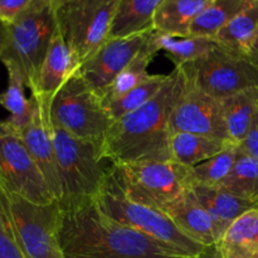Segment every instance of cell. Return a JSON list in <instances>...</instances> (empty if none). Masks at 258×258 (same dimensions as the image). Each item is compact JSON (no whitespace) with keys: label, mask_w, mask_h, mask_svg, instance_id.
Here are the masks:
<instances>
[{"label":"cell","mask_w":258,"mask_h":258,"mask_svg":"<svg viewBox=\"0 0 258 258\" xmlns=\"http://www.w3.org/2000/svg\"><path fill=\"white\" fill-rule=\"evenodd\" d=\"M185 88V77L175 67L155 97L113 121L102 143L103 156L113 165L171 160L170 116Z\"/></svg>","instance_id":"cell-1"},{"label":"cell","mask_w":258,"mask_h":258,"mask_svg":"<svg viewBox=\"0 0 258 258\" xmlns=\"http://www.w3.org/2000/svg\"><path fill=\"white\" fill-rule=\"evenodd\" d=\"M59 242L64 258H193L108 218L93 202L62 209Z\"/></svg>","instance_id":"cell-2"},{"label":"cell","mask_w":258,"mask_h":258,"mask_svg":"<svg viewBox=\"0 0 258 258\" xmlns=\"http://www.w3.org/2000/svg\"><path fill=\"white\" fill-rule=\"evenodd\" d=\"M50 127L63 185L60 208L92 203L113 165L103 156L102 144L75 138L52 122Z\"/></svg>","instance_id":"cell-3"},{"label":"cell","mask_w":258,"mask_h":258,"mask_svg":"<svg viewBox=\"0 0 258 258\" xmlns=\"http://www.w3.org/2000/svg\"><path fill=\"white\" fill-rule=\"evenodd\" d=\"M55 30L54 0H33L12 24L5 25L0 60L4 66L18 68L30 91L34 90L40 66Z\"/></svg>","instance_id":"cell-4"},{"label":"cell","mask_w":258,"mask_h":258,"mask_svg":"<svg viewBox=\"0 0 258 258\" xmlns=\"http://www.w3.org/2000/svg\"><path fill=\"white\" fill-rule=\"evenodd\" d=\"M93 203L105 216L136 229L188 257H196L206 247L181 233L163 212L134 202L123 191L116 166L112 165Z\"/></svg>","instance_id":"cell-5"},{"label":"cell","mask_w":258,"mask_h":258,"mask_svg":"<svg viewBox=\"0 0 258 258\" xmlns=\"http://www.w3.org/2000/svg\"><path fill=\"white\" fill-rule=\"evenodd\" d=\"M0 208L25 258H64L59 242V202L33 203L0 186Z\"/></svg>","instance_id":"cell-6"},{"label":"cell","mask_w":258,"mask_h":258,"mask_svg":"<svg viewBox=\"0 0 258 258\" xmlns=\"http://www.w3.org/2000/svg\"><path fill=\"white\" fill-rule=\"evenodd\" d=\"M49 117L53 125L70 135L100 144L113 122L102 98L85 82L78 71L53 97Z\"/></svg>","instance_id":"cell-7"},{"label":"cell","mask_w":258,"mask_h":258,"mask_svg":"<svg viewBox=\"0 0 258 258\" xmlns=\"http://www.w3.org/2000/svg\"><path fill=\"white\" fill-rule=\"evenodd\" d=\"M120 0H66L55 7L57 28L80 64L110 39Z\"/></svg>","instance_id":"cell-8"},{"label":"cell","mask_w":258,"mask_h":258,"mask_svg":"<svg viewBox=\"0 0 258 258\" xmlns=\"http://www.w3.org/2000/svg\"><path fill=\"white\" fill-rule=\"evenodd\" d=\"M186 85L218 100L258 87V67L218 44L202 57L179 66Z\"/></svg>","instance_id":"cell-9"},{"label":"cell","mask_w":258,"mask_h":258,"mask_svg":"<svg viewBox=\"0 0 258 258\" xmlns=\"http://www.w3.org/2000/svg\"><path fill=\"white\" fill-rule=\"evenodd\" d=\"M115 166L123 191L131 201L163 213L189 186V168L171 160Z\"/></svg>","instance_id":"cell-10"},{"label":"cell","mask_w":258,"mask_h":258,"mask_svg":"<svg viewBox=\"0 0 258 258\" xmlns=\"http://www.w3.org/2000/svg\"><path fill=\"white\" fill-rule=\"evenodd\" d=\"M0 186L33 203L55 201L19 131L8 120H0Z\"/></svg>","instance_id":"cell-11"},{"label":"cell","mask_w":258,"mask_h":258,"mask_svg":"<svg viewBox=\"0 0 258 258\" xmlns=\"http://www.w3.org/2000/svg\"><path fill=\"white\" fill-rule=\"evenodd\" d=\"M170 133H188L232 143L222 100L186 85L170 116Z\"/></svg>","instance_id":"cell-12"},{"label":"cell","mask_w":258,"mask_h":258,"mask_svg":"<svg viewBox=\"0 0 258 258\" xmlns=\"http://www.w3.org/2000/svg\"><path fill=\"white\" fill-rule=\"evenodd\" d=\"M153 30L125 38H110L80 66L81 77L101 97L116 76L148 45Z\"/></svg>","instance_id":"cell-13"},{"label":"cell","mask_w":258,"mask_h":258,"mask_svg":"<svg viewBox=\"0 0 258 258\" xmlns=\"http://www.w3.org/2000/svg\"><path fill=\"white\" fill-rule=\"evenodd\" d=\"M35 100H37V107L33 113L32 120L18 131L34 158L38 168L42 171L53 198L57 202H60L63 197V185L52 136V127H50V102H45L38 98Z\"/></svg>","instance_id":"cell-14"},{"label":"cell","mask_w":258,"mask_h":258,"mask_svg":"<svg viewBox=\"0 0 258 258\" xmlns=\"http://www.w3.org/2000/svg\"><path fill=\"white\" fill-rule=\"evenodd\" d=\"M80 66V62L57 28L45 53L44 60L40 66L32 96L45 102H52L53 97L77 72Z\"/></svg>","instance_id":"cell-15"},{"label":"cell","mask_w":258,"mask_h":258,"mask_svg":"<svg viewBox=\"0 0 258 258\" xmlns=\"http://www.w3.org/2000/svg\"><path fill=\"white\" fill-rule=\"evenodd\" d=\"M164 213L171 219L176 228L203 247L217 244L222 233L211 214L191 197L185 193L165 209Z\"/></svg>","instance_id":"cell-16"},{"label":"cell","mask_w":258,"mask_h":258,"mask_svg":"<svg viewBox=\"0 0 258 258\" xmlns=\"http://www.w3.org/2000/svg\"><path fill=\"white\" fill-rule=\"evenodd\" d=\"M188 191L211 214L222 234L237 218L254 208L253 203L228 193L221 186L193 185L189 186Z\"/></svg>","instance_id":"cell-17"},{"label":"cell","mask_w":258,"mask_h":258,"mask_svg":"<svg viewBox=\"0 0 258 258\" xmlns=\"http://www.w3.org/2000/svg\"><path fill=\"white\" fill-rule=\"evenodd\" d=\"M221 258H258V208L237 218L217 242Z\"/></svg>","instance_id":"cell-18"},{"label":"cell","mask_w":258,"mask_h":258,"mask_svg":"<svg viewBox=\"0 0 258 258\" xmlns=\"http://www.w3.org/2000/svg\"><path fill=\"white\" fill-rule=\"evenodd\" d=\"M212 0H164L154 17V29L175 37H188L193 23Z\"/></svg>","instance_id":"cell-19"},{"label":"cell","mask_w":258,"mask_h":258,"mask_svg":"<svg viewBox=\"0 0 258 258\" xmlns=\"http://www.w3.org/2000/svg\"><path fill=\"white\" fill-rule=\"evenodd\" d=\"M164 0H120L110 38H125L154 29V17Z\"/></svg>","instance_id":"cell-20"},{"label":"cell","mask_w":258,"mask_h":258,"mask_svg":"<svg viewBox=\"0 0 258 258\" xmlns=\"http://www.w3.org/2000/svg\"><path fill=\"white\" fill-rule=\"evenodd\" d=\"M232 144L196 134L174 133L170 136L169 150L171 161L193 168L222 153Z\"/></svg>","instance_id":"cell-21"},{"label":"cell","mask_w":258,"mask_h":258,"mask_svg":"<svg viewBox=\"0 0 258 258\" xmlns=\"http://www.w3.org/2000/svg\"><path fill=\"white\" fill-rule=\"evenodd\" d=\"M257 32L258 0H253L217 33L214 42L229 52L247 57Z\"/></svg>","instance_id":"cell-22"},{"label":"cell","mask_w":258,"mask_h":258,"mask_svg":"<svg viewBox=\"0 0 258 258\" xmlns=\"http://www.w3.org/2000/svg\"><path fill=\"white\" fill-rule=\"evenodd\" d=\"M148 44L155 54L160 50L165 52L175 67H179L206 54L216 47L217 43L211 38L196 37V35L175 37L154 29L150 33Z\"/></svg>","instance_id":"cell-23"},{"label":"cell","mask_w":258,"mask_h":258,"mask_svg":"<svg viewBox=\"0 0 258 258\" xmlns=\"http://www.w3.org/2000/svg\"><path fill=\"white\" fill-rule=\"evenodd\" d=\"M222 105L229 138L232 143L239 145L246 138L258 110V87L223 98Z\"/></svg>","instance_id":"cell-24"},{"label":"cell","mask_w":258,"mask_h":258,"mask_svg":"<svg viewBox=\"0 0 258 258\" xmlns=\"http://www.w3.org/2000/svg\"><path fill=\"white\" fill-rule=\"evenodd\" d=\"M8 71V87L4 92H0V106L10 113L7 118L17 130L24 127L33 117L37 100L25 97L24 88L27 87L22 73L14 66H5Z\"/></svg>","instance_id":"cell-25"},{"label":"cell","mask_w":258,"mask_h":258,"mask_svg":"<svg viewBox=\"0 0 258 258\" xmlns=\"http://www.w3.org/2000/svg\"><path fill=\"white\" fill-rule=\"evenodd\" d=\"M253 0H212L199 14L190 29V35L214 39L217 33Z\"/></svg>","instance_id":"cell-26"},{"label":"cell","mask_w":258,"mask_h":258,"mask_svg":"<svg viewBox=\"0 0 258 258\" xmlns=\"http://www.w3.org/2000/svg\"><path fill=\"white\" fill-rule=\"evenodd\" d=\"M219 186L238 198L256 204L258 201V160L242 151L238 146L233 169Z\"/></svg>","instance_id":"cell-27"},{"label":"cell","mask_w":258,"mask_h":258,"mask_svg":"<svg viewBox=\"0 0 258 258\" xmlns=\"http://www.w3.org/2000/svg\"><path fill=\"white\" fill-rule=\"evenodd\" d=\"M149 42V40H148ZM155 57V53L149 48V44L139 53L135 59L130 63L126 68H123L120 73L115 77V80L110 83L106 88L105 93L101 96L103 103L111 102L117 98L122 97L126 93L130 92L135 87H138L140 83L148 80L150 77V73L148 72V67L153 58Z\"/></svg>","instance_id":"cell-28"},{"label":"cell","mask_w":258,"mask_h":258,"mask_svg":"<svg viewBox=\"0 0 258 258\" xmlns=\"http://www.w3.org/2000/svg\"><path fill=\"white\" fill-rule=\"evenodd\" d=\"M237 153H238V145L232 144L213 158L208 159L193 168H189V186L221 185L233 169Z\"/></svg>","instance_id":"cell-29"},{"label":"cell","mask_w":258,"mask_h":258,"mask_svg":"<svg viewBox=\"0 0 258 258\" xmlns=\"http://www.w3.org/2000/svg\"><path fill=\"white\" fill-rule=\"evenodd\" d=\"M168 78L169 75H151L148 80L144 81L125 96L111 102L103 103V106L112 121L120 120L121 117L138 110L139 107L149 102L151 98L155 97L159 91L164 87Z\"/></svg>","instance_id":"cell-30"},{"label":"cell","mask_w":258,"mask_h":258,"mask_svg":"<svg viewBox=\"0 0 258 258\" xmlns=\"http://www.w3.org/2000/svg\"><path fill=\"white\" fill-rule=\"evenodd\" d=\"M0 258H25L2 208H0Z\"/></svg>","instance_id":"cell-31"},{"label":"cell","mask_w":258,"mask_h":258,"mask_svg":"<svg viewBox=\"0 0 258 258\" xmlns=\"http://www.w3.org/2000/svg\"><path fill=\"white\" fill-rule=\"evenodd\" d=\"M33 0H0V23L9 25L32 4Z\"/></svg>","instance_id":"cell-32"},{"label":"cell","mask_w":258,"mask_h":258,"mask_svg":"<svg viewBox=\"0 0 258 258\" xmlns=\"http://www.w3.org/2000/svg\"><path fill=\"white\" fill-rule=\"evenodd\" d=\"M239 149L258 160V110L254 115L246 138L239 144Z\"/></svg>","instance_id":"cell-33"},{"label":"cell","mask_w":258,"mask_h":258,"mask_svg":"<svg viewBox=\"0 0 258 258\" xmlns=\"http://www.w3.org/2000/svg\"><path fill=\"white\" fill-rule=\"evenodd\" d=\"M193 258H221V254H219L218 248H217V244H213V246L206 247L202 253Z\"/></svg>","instance_id":"cell-34"},{"label":"cell","mask_w":258,"mask_h":258,"mask_svg":"<svg viewBox=\"0 0 258 258\" xmlns=\"http://www.w3.org/2000/svg\"><path fill=\"white\" fill-rule=\"evenodd\" d=\"M247 58H248V59L256 66V67H258V32L256 37H254L251 48H249V52L248 54H247Z\"/></svg>","instance_id":"cell-35"},{"label":"cell","mask_w":258,"mask_h":258,"mask_svg":"<svg viewBox=\"0 0 258 258\" xmlns=\"http://www.w3.org/2000/svg\"><path fill=\"white\" fill-rule=\"evenodd\" d=\"M4 40H5V25L0 23V53H2L3 47H4Z\"/></svg>","instance_id":"cell-36"},{"label":"cell","mask_w":258,"mask_h":258,"mask_svg":"<svg viewBox=\"0 0 258 258\" xmlns=\"http://www.w3.org/2000/svg\"><path fill=\"white\" fill-rule=\"evenodd\" d=\"M63 2H66V0H54V3H55V7H57V5H59L60 3H63Z\"/></svg>","instance_id":"cell-37"},{"label":"cell","mask_w":258,"mask_h":258,"mask_svg":"<svg viewBox=\"0 0 258 258\" xmlns=\"http://www.w3.org/2000/svg\"><path fill=\"white\" fill-rule=\"evenodd\" d=\"M254 207H256V208H258V201L256 202V204H254Z\"/></svg>","instance_id":"cell-38"}]
</instances>
